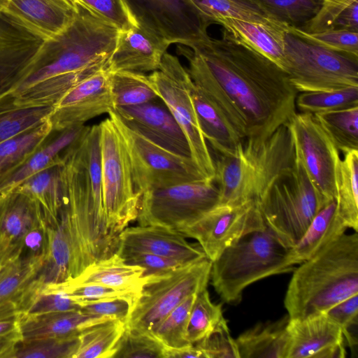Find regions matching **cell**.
Returning a JSON list of instances; mask_svg holds the SVG:
<instances>
[{"label": "cell", "instance_id": "57", "mask_svg": "<svg viewBox=\"0 0 358 358\" xmlns=\"http://www.w3.org/2000/svg\"><path fill=\"white\" fill-rule=\"evenodd\" d=\"M21 315L19 307L14 301L0 303V320L17 317Z\"/></svg>", "mask_w": 358, "mask_h": 358}, {"label": "cell", "instance_id": "39", "mask_svg": "<svg viewBox=\"0 0 358 358\" xmlns=\"http://www.w3.org/2000/svg\"><path fill=\"white\" fill-rule=\"evenodd\" d=\"M299 29L308 33L333 29L358 32V0H321L316 15Z\"/></svg>", "mask_w": 358, "mask_h": 358}, {"label": "cell", "instance_id": "20", "mask_svg": "<svg viewBox=\"0 0 358 358\" xmlns=\"http://www.w3.org/2000/svg\"><path fill=\"white\" fill-rule=\"evenodd\" d=\"M286 358H344L342 329L325 313L289 319Z\"/></svg>", "mask_w": 358, "mask_h": 358}, {"label": "cell", "instance_id": "49", "mask_svg": "<svg viewBox=\"0 0 358 358\" xmlns=\"http://www.w3.org/2000/svg\"><path fill=\"white\" fill-rule=\"evenodd\" d=\"M204 358H239L235 339L224 317L206 337L194 344Z\"/></svg>", "mask_w": 358, "mask_h": 358}, {"label": "cell", "instance_id": "33", "mask_svg": "<svg viewBox=\"0 0 358 358\" xmlns=\"http://www.w3.org/2000/svg\"><path fill=\"white\" fill-rule=\"evenodd\" d=\"M343 155L336 180V213L347 228L358 231V150Z\"/></svg>", "mask_w": 358, "mask_h": 358}, {"label": "cell", "instance_id": "5", "mask_svg": "<svg viewBox=\"0 0 358 358\" xmlns=\"http://www.w3.org/2000/svg\"><path fill=\"white\" fill-rule=\"evenodd\" d=\"M214 156V181L220 192L219 204L229 206L257 201L296 159L287 122L264 141L244 139L232 152Z\"/></svg>", "mask_w": 358, "mask_h": 358}, {"label": "cell", "instance_id": "17", "mask_svg": "<svg viewBox=\"0 0 358 358\" xmlns=\"http://www.w3.org/2000/svg\"><path fill=\"white\" fill-rule=\"evenodd\" d=\"M110 71L103 69L66 92L52 106L49 116L52 131L82 126L88 120L115 110Z\"/></svg>", "mask_w": 358, "mask_h": 358}, {"label": "cell", "instance_id": "43", "mask_svg": "<svg viewBox=\"0 0 358 358\" xmlns=\"http://www.w3.org/2000/svg\"><path fill=\"white\" fill-rule=\"evenodd\" d=\"M358 106V87L303 92L297 94L296 107L312 114Z\"/></svg>", "mask_w": 358, "mask_h": 358}, {"label": "cell", "instance_id": "56", "mask_svg": "<svg viewBox=\"0 0 358 358\" xmlns=\"http://www.w3.org/2000/svg\"><path fill=\"white\" fill-rule=\"evenodd\" d=\"M204 358L194 344L180 348H164V358Z\"/></svg>", "mask_w": 358, "mask_h": 358}, {"label": "cell", "instance_id": "34", "mask_svg": "<svg viewBox=\"0 0 358 358\" xmlns=\"http://www.w3.org/2000/svg\"><path fill=\"white\" fill-rule=\"evenodd\" d=\"M125 331V322L110 319L84 328L78 335L73 358H113Z\"/></svg>", "mask_w": 358, "mask_h": 358}, {"label": "cell", "instance_id": "54", "mask_svg": "<svg viewBox=\"0 0 358 358\" xmlns=\"http://www.w3.org/2000/svg\"><path fill=\"white\" fill-rule=\"evenodd\" d=\"M344 331L358 324V294L335 305L324 313Z\"/></svg>", "mask_w": 358, "mask_h": 358}, {"label": "cell", "instance_id": "47", "mask_svg": "<svg viewBox=\"0 0 358 358\" xmlns=\"http://www.w3.org/2000/svg\"><path fill=\"white\" fill-rule=\"evenodd\" d=\"M289 29L300 37L321 47L358 57V32L343 29H333L308 33L297 27Z\"/></svg>", "mask_w": 358, "mask_h": 358}, {"label": "cell", "instance_id": "46", "mask_svg": "<svg viewBox=\"0 0 358 358\" xmlns=\"http://www.w3.org/2000/svg\"><path fill=\"white\" fill-rule=\"evenodd\" d=\"M52 109L25 108L0 113V143L41 125L49 119Z\"/></svg>", "mask_w": 358, "mask_h": 358}, {"label": "cell", "instance_id": "55", "mask_svg": "<svg viewBox=\"0 0 358 358\" xmlns=\"http://www.w3.org/2000/svg\"><path fill=\"white\" fill-rule=\"evenodd\" d=\"M20 341V331L0 336V358H14L17 345Z\"/></svg>", "mask_w": 358, "mask_h": 358}, {"label": "cell", "instance_id": "29", "mask_svg": "<svg viewBox=\"0 0 358 358\" xmlns=\"http://www.w3.org/2000/svg\"><path fill=\"white\" fill-rule=\"evenodd\" d=\"M347 227L338 217L336 201L315 215L300 240L288 249L287 259L295 266L310 259L345 234Z\"/></svg>", "mask_w": 358, "mask_h": 358}, {"label": "cell", "instance_id": "36", "mask_svg": "<svg viewBox=\"0 0 358 358\" xmlns=\"http://www.w3.org/2000/svg\"><path fill=\"white\" fill-rule=\"evenodd\" d=\"M44 254L22 255L0 268V303L15 301L38 275Z\"/></svg>", "mask_w": 358, "mask_h": 358}, {"label": "cell", "instance_id": "42", "mask_svg": "<svg viewBox=\"0 0 358 358\" xmlns=\"http://www.w3.org/2000/svg\"><path fill=\"white\" fill-rule=\"evenodd\" d=\"M197 294H192L184 299L148 333L164 348H180L191 344L187 340L186 330Z\"/></svg>", "mask_w": 358, "mask_h": 358}, {"label": "cell", "instance_id": "45", "mask_svg": "<svg viewBox=\"0 0 358 358\" xmlns=\"http://www.w3.org/2000/svg\"><path fill=\"white\" fill-rule=\"evenodd\" d=\"M78 335L22 340L17 345L14 358H73L78 345Z\"/></svg>", "mask_w": 358, "mask_h": 358}, {"label": "cell", "instance_id": "32", "mask_svg": "<svg viewBox=\"0 0 358 358\" xmlns=\"http://www.w3.org/2000/svg\"><path fill=\"white\" fill-rule=\"evenodd\" d=\"M15 190L24 194L34 203L46 228L57 224L63 203L60 164L31 176Z\"/></svg>", "mask_w": 358, "mask_h": 358}, {"label": "cell", "instance_id": "3", "mask_svg": "<svg viewBox=\"0 0 358 358\" xmlns=\"http://www.w3.org/2000/svg\"><path fill=\"white\" fill-rule=\"evenodd\" d=\"M77 3L73 22L57 36L44 41L25 76L0 95L3 103L10 104L32 90L45 87L56 91L59 85H73L87 76L89 66L110 57L120 30Z\"/></svg>", "mask_w": 358, "mask_h": 358}, {"label": "cell", "instance_id": "2", "mask_svg": "<svg viewBox=\"0 0 358 358\" xmlns=\"http://www.w3.org/2000/svg\"><path fill=\"white\" fill-rule=\"evenodd\" d=\"M62 155L61 214L72 241L76 266L114 254L118 239L109 232L103 205L99 124L87 127Z\"/></svg>", "mask_w": 358, "mask_h": 358}, {"label": "cell", "instance_id": "52", "mask_svg": "<svg viewBox=\"0 0 358 358\" xmlns=\"http://www.w3.org/2000/svg\"><path fill=\"white\" fill-rule=\"evenodd\" d=\"M69 295L79 304L82 301H95L117 297L135 298L137 293L117 289L105 285L94 283L80 285H50Z\"/></svg>", "mask_w": 358, "mask_h": 358}, {"label": "cell", "instance_id": "24", "mask_svg": "<svg viewBox=\"0 0 358 358\" xmlns=\"http://www.w3.org/2000/svg\"><path fill=\"white\" fill-rule=\"evenodd\" d=\"M170 45L165 39L138 25L120 31L115 48L108 59V70L153 72L159 68Z\"/></svg>", "mask_w": 358, "mask_h": 358}, {"label": "cell", "instance_id": "21", "mask_svg": "<svg viewBox=\"0 0 358 358\" xmlns=\"http://www.w3.org/2000/svg\"><path fill=\"white\" fill-rule=\"evenodd\" d=\"M0 13L46 41L73 22L78 3L76 0H4Z\"/></svg>", "mask_w": 358, "mask_h": 358}, {"label": "cell", "instance_id": "7", "mask_svg": "<svg viewBox=\"0 0 358 358\" xmlns=\"http://www.w3.org/2000/svg\"><path fill=\"white\" fill-rule=\"evenodd\" d=\"M329 202L296 157L257 200L266 227L287 248L297 243L315 215Z\"/></svg>", "mask_w": 358, "mask_h": 358}, {"label": "cell", "instance_id": "53", "mask_svg": "<svg viewBox=\"0 0 358 358\" xmlns=\"http://www.w3.org/2000/svg\"><path fill=\"white\" fill-rule=\"evenodd\" d=\"M134 299L117 297L82 301L80 310L90 315L110 316L125 322Z\"/></svg>", "mask_w": 358, "mask_h": 358}, {"label": "cell", "instance_id": "9", "mask_svg": "<svg viewBox=\"0 0 358 358\" xmlns=\"http://www.w3.org/2000/svg\"><path fill=\"white\" fill-rule=\"evenodd\" d=\"M288 27L284 36V71L298 92L358 87V57L313 43Z\"/></svg>", "mask_w": 358, "mask_h": 358}, {"label": "cell", "instance_id": "26", "mask_svg": "<svg viewBox=\"0 0 358 358\" xmlns=\"http://www.w3.org/2000/svg\"><path fill=\"white\" fill-rule=\"evenodd\" d=\"M85 125L60 132L59 136L43 145L25 161L12 170L0 175V196L14 191L31 176L62 163V153L86 130Z\"/></svg>", "mask_w": 358, "mask_h": 358}, {"label": "cell", "instance_id": "51", "mask_svg": "<svg viewBox=\"0 0 358 358\" xmlns=\"http://www.w3.org/2000/svg\"><path fill=\"white\" fill-rule=\"evenodd\" d=\"M117 254L124 259L127 264L138 266L143 268V277L164 274L187 264L174 259L148 252H122Z\"/></svg>", "mask_w": 358, "mask_h": 358}, {"label": "cell", "instance_id": "30", "mask_svg": "<svg viewBox=\"0 0 358 358\" xmlns=\"http://www.w3.org/2000/svg\"><path fill=\"white\" fill-rule=\"evenodd\" d=\"M288 315L273 321L257 323L236 339L239 358H286Z\"/></svg>", "mask_w": 358, "mask_h": 358}, {"label": "cell", "instance_id": "58", "mask_svg": "<svg viewBox=\"0 0 358 358\" xmlns=\"http://www.w3.org/2000/svg\"><path fill=\"white\" fill-rule=\"evenodd\" d=\"M20 317L0 320V336L10 335L20 331Z\"/></svg>", "mask_w": 358, "mask_h": 358}, {"label": "cell", "instance_id": "14", "mask_svg": "<svg viewBox=\"0 0 358 358\" xmlns=\"http://www.w3.org/2000/svg\"><path fill=\"white\" fill-rule=\"evenodd\" d=\"M138 26L171 45L189 48L208 40L212 24L189 0H124Z\"/></svg>", "mask_w": 358, "mask_h": 358}, {"label": "cell", "instance_id": "31", "mask_svg": "<svg viewBox=\"0 0 358 358\" xmlns=\"http://www.w3.org/2000/svg\"><path fill=\"white\" fill-rule=\"evenodd\" d=\"M143 273V268L127 264L115 252L90 264L79 275L62 285L94 283L138 293L146 280Z\"/></svg>", "mask_w": 358, "mask_h": 358}, {"label": "cell", "instance_id": "44", "mask_svg": "<svg viewBox=\"0 0 358 358\" xmlns=\"http://www.w3.org/2000/svg\"><path fill=\"white\" fill-rule=\"evenodd\" d=\"M224 318L222 303H214L207 288L199 292L191 309L186 338L195 344L208 335Z\"/></svg>", "mask_w": 358, "mask_h": 358}, {"label": "cell", "instance_id": "6", "mask_svg": "<svg viewBox=\"0 0 358 358\" xmlns=\"http://www.w3.org/2000/svg\"><path fill=\"white\" fill-rule=\"evenodd\" d=\"M288 249L268 227L251 232L212 262V285L224 303L237 305L251 284L294 270L287 259Z\"/></svg>", "mask_w": 358, "mask_h": 358}, {"label": "cell", "instance_id": "8", "mask_svg": "<svg viewBox=\"0 0 358 358\" xmlns=\"http://www.w3.org/2000/svg\"><path fill=\"white\" fill-rule=\"evenodd\" d=\"M212 262L205 257L168 273L146 277L125 320V329L148 334L184 299L207 288Z\"/></svg>", "mask_w": 358, "mask_h": 358}, {"label": "cell", "instance_id": "16", "mask_svg": "<svg viewBox=\"0 0 358 358\" xmlns=\"http://www.w3.org/2000/svg\"><path fill=\"white\" fill-rule=\"evenodd\" d=\"M265 228L257 201L252 200L238 206L218 204L179 232L196 240L206 257L213 262L244 236Z\"/></svg>", "mask_w": 358, "mask_h": 358}, {"label": "cell", "instance_id": "10", "mask_svg": "<svg viewBox=\"0 0 358 358\" xmlns=\"http://www.w3.org/2000/svg\"><path fill=\"white\" fill-rule=\"evenodd\" d=\"M101 169L107 227L118 239L129 224L136 220L141 195L136 192L122 137L109 117L101 122Z\"/></svg>", "mask_w": 358, "mask_h": 358}, {"label": "cell", "instance_id": "38", "mask_svg": "<svg viewBox=\"0 0 358 358\" xmlns=\"http://www.w3.org/2000/svg\"><path fill=\"white\" fill-rule=\"evenodd\" d=\"M343 154L358 150V106L313 114Z\"/></svg>", "mask_w": 358, "mask_h": 358}, {"label": "cell", "instance_id": "48", "mask_svg": "<svg viewBox=\"0 0 358 358\" xmlns=\"http://www.w3.org/2000/svg\"><path fill=\"white\" fill-rule=\"evenodd\" d=\"M164 348L149 334L125 331L113 358H164Z\"/></svg>", "mask_w": 358, "mask_h": 358}, {"label": "cell", "instance_id": "37", "mask_svg": "<svg viewBox=\"0 0 358 358\" xmlns=\"http://www.w3.org/2000/svg\"><path fill=\"white\" fill-rule=\"evenodd\" d=\"M49 120L28 131L13 136L0 143V175L25 161L41 147L52 132Z\"/></svg>", "mask_w": 358, "mask_h": 358}, {"label": "cell", "instance_id": "15", "mask_svg": "<svg viewBox=\"0 0 358 358\" xmlns=\"http://www.w3.org/2000/svg\"><path fill=\"white\" fill-rule=\"evenodd\" d=\"M295 155L319 192L329 201L336 199L340 152L310 113H295L287 122Z\"/></svg>", "mask_w": 358, "mask_h": 358}, {"label": "cell", "instance_id": "18", "mask_svg": "<svg viewBox=\"0 0 358 358\" xmlns=\"http://www.w3.org/2000/svg\"><path fill=\"white\" fill-rule=\"evenodd\" d=\"M113 111L126 127L149 141L174 154L191 158L186 136L164 104L154 101L117 108Z\"/></svg>", "mask_w": 358, "mask_h": 358}, {"label": "cell", "instance_id": "19", "mask_svg": "<svg viewBox=\"0 0 358 358\" xmlns=\"http://www.w3.org/2000/svg\"><path fill=\"white\" fill-rule=\"evenodd\" d=\"M45 227L34 203L17 190L0 196V268L26 254L28 239Z\"/></svg>", "mask_w": 358, "mask_h": 358}, {"label": "cell", "instance_id": "4", "mask_svg": "<svg viewBox=\"0 0 358 358\" xmlns=\"http://www.w3.org/2000/svg\"><path fill=\"white\" fill-rule=\"evenodd\" d=\"M284 305L289 319L324 313L358 294V234H343L293 271Z\"/></svg>", "mask_w": 358, "mask_h": 358}, {"label": "cell", "instance_id": "1", "mask_svg": "<svg viewBox=\"0 0 358 358\" xmlns=\"http://www.w3.org/2000/svg\"><path fill=\"white\" fill-rule=\"evenodd\" d=\"M177 47L194 85L243 139H266L296 112L298 92L287 73L226 29L219 39Z\"/></svg>", "mask_w": 358, "mask_h": 358}, {"label": "cell", "instance_id": "50", "mask_svg": "<svg viewBox=\"0 0 358 358\" xmlns=\"http://www.w3.org/2000/svg\"><path fill=\"white\" fill-rule=\"evenodd\" d=\"M98 16L117 28L127 31L137 26L124 0H76Z\"/></svg>", "mask_w": 358, "mask_h": 358}, {"label": "cell", "instance_id": "12", "mask_svg": "<svg viewBox=\"0 0 358 358\" xmlns=\"http://www.w3.org/2000/svg\"><path fill=\"white\" fill-rule=\"evenodd\" d=\"M220 201L214 180L202 179L149 190L141 196L136 220L180 231L201 218Z\"/></svg>", "mask_w": 358, "mask_h": 358}, {"label": "cell", "instance_id": "41", "mask_svg": "<svg viewBox=\"0 0 358 358\" xmlns=\"http://www.w3.org/2000/svg\"><path fill=\"white\" fill-rule=\"evenodd\" d=\"M269 17L289 27L301 28L313 18L321 0H252Z\"/></svg>", "mask_w": 358, "mask_h": 358}, {"label": "cell", "instance_id": "35", "mask_svg": "<svg viewBox=\"0 0 358 358\" xmlns=\"http://www.w3.org/2000/svg\"><path fill=\"white\" fill-rule=\"evenodd\" d=\"M110 87L115 109L159 99L148 76L132 71H110Z\"/></svg>", "mask_w": 358, "mask_h": 358}, {"label": "cell", "instance_id": "40", "mask_svg": "<svg viewBox=\"0 0 358 358\" xmlns=\"http://www.w3.org/2000/svg\"><path fill=\"white\" fill-rule=\"evenodd\" d=\"M189 1L211 23L218 24L224 18H236L257 22L275 21L269 17L252 0Z\"/></svg>", "mask_w": 358, "mask_h": 358}, {"label": "cell", "instance_id": "59", "mask_svg": "<svg viewBox=\"0 0 358 358\" xmlns=\"http://www.w3.org/2000/svg\"><path fill=\"white\" fill-rule=\"evenodd\" d=\"M4 1V0H0V6L1 5V3Z\"/></svg>", "mask_w": 358, "mask_h": 358}, {"label": "cell", "instance_id": "23", "mask_svg": "<svg viewBox=\"0 0 358 358\" xmlns=\"http://www.w3.org/2000/svg\"><path fill=\"white\" fill-rule=\"evenodd\" d=\"M43 43L0 13V93L25 76Z\"/></svg>", "mask_w": 358, "mask_h": 358}, {"label": "cell", "instance_id": "28", "mask_svg": "<svg viewBox=\"0 0 358 358\" xmlns=\"http://www.w3.org/2000/svg\"><path fill=\"white\" fill-rule=\"evenodd\" d=\"M190 94L202 134L214 155H225L235 150L244 139L227 117L194 83Z\"/></svg>", "mask_w": 358, "mask_h": 358}, {"label": "cell", "instance_id": "13", "mask_svg": "<svg viewBox=\"0 0 358 358\" xmlns=\"http://www.w3.org/2000/svg\"><path fill=\"white\" fill-rule=\"evenodd\" d=\"M109 117L118 129L129 157L136 192L206 179L191 158L169 152L126 127L113 111Z\"/></svg>", "mask_w": 358, "mask_h": 358}, {"label": "cell", "instance_id": "22", "mask_svg": "<svg viewBox=\"0 0 358 358\" xmlns=\"http://www.w3.org/2000/svg\"><path fill=\"white\" fill-rule=\"evenodd\" d=\"M143 252L190 264L206 257L199 243H191L180 232L152 225L126 227L118 236L115 252Z\"/></svg>", "mask_w": 358, "mask_h": 358}, {"label": "cell", "instance_id": "27", "mask_svg": "<svg viewBox=\"0 0 358 358\" xmlns=\"http://www.w3.org/2000/svg\"><path fill=\"white\" fill-rule=\"evenodd\" d=\"M218 24L284 70V36L287 25L276 21L257 22L236 18H224Z\"/></svg>", "mask_w": 358, "mask_h": 358}, {"label": "cell", "instance_id": "11", "mask_svg": "<svg viewBox=\"0 0 358 358\" xmlns=\"http://www.w3.org/2000/svg\"><path fill=\"white\" fill-rule=\"evenodd\" d=\"M148 77L159 99L182 129L192 161L206 179L214 180V161L198 121L190 94L192 80L187 68L178 57L166 52L159 68Z\"/></svg>", "mask_w": 358, "mask_h": 358}, {"label": "cell", "instance_id": "25", "mask_svg": "<svg viewBox=\"0 0 358 358\" xmlns=\"http://www.w3.org/2000/svg\"><path fill=\"white\" fill-rule=\"evenodd\" d=\"M110 319V316L86 314L80 310L22 314L19 329L22 341L78 336L85 327Z\"/></svg>", "mask_w": 358, "mask_h": 358}]
</instances>
